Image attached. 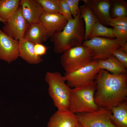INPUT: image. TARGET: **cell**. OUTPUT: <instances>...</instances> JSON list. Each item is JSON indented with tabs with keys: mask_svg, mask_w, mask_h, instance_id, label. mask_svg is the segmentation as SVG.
Masks as SVG:
<instances>
[{
	"mask_svg": "<svg viewBox=\"0 0 127 127\" xmlns=\"http://www.w3.org/2000/svg\"><path fill=\"white\" fill-rule=\"evenodd\" d=\"M34 49L36 55L37 56H41L46 53L47 48L41 44H35Z\"/></svg>",
	"mask_w": 127,
	"mask_h": 127,
	"instance_id": "cell-28",
	"label": "cell"
},
{
	"mask_svg": "<svg viewBox=\"0 0 127 127\" xmlns=\"http://www.w3.org/2000/svg\"><path fill=\"white\" fill-rule=\"evenodd\" d=\"M97 60H93L86 65L73 72L65 73L67 84L74 88L90 81H94L100 70Z\"/></svg>",
	"mask_w": 127,
	"mask_h": 127,
	"instance_id": "cell-7",
	"label": "cell"
},
{
	"mask_svg": "<svg viewBox=\"0 0 127 127\" xmlns=\"http://www.w3.org/2000/svg\"><path fill=\"white\" fill-rule=\"evenodd\" d=\"M96 90L94 81L71 88L68 110L74 113L91 112L98 110L99 107L94 97Z\"/></svg>",
	"mask_w": 127,
	"mask_h": 127,
	"instance_id": "cell-3",
	"label": "cell"
},
{
	"mask_svg": "<svg viewBox=\"0 0 127 127\" xmlns=\"http://www.w3.org/2000/svg\"><path fill=\"white\" fill-rule=\"evenodd\" d=\"M45 79L48 85V92L58 111L69 110L71 88L65 83L64 76L58 72L48 71Z\"/></svg>",
	"mask_w": 127,
	"mask_h": 127,
	"instance_id": "cell-4",
	"label": "cell"
},
{
	"mask_svg": "<svg viewBox=\"0 0 127 127\" xmlns=\"http://www.w3.org/2000/svg\"><path fill=\"white\" fill-rule=\"evenodd\" d=\"M68 21L59 13H49L44 11L40 18V23L52 34L62 31Z\"/></svg>",
	"mask_w": 127,
	"mask_h": 127,
	"instance_id": "cell-13",
	"label": "cell"
},
{
	"mask_svg": "<svg viewBox=\"0 0 127 127\" xmlns=\"http://www.w3.org/2000/svg\"><path fill=\"white\" fill-rule=\"evenodd\" d=\"M111 13L114 18L127 16L126 2L121 0H111Z\"/></svg>",
	"mask_w": 127,
	"mask_h": 127,
	"instance_id": "cell-22",
	"label": "cell"
},
{
	"mask_svg": "<svg viewBox=\"0 0 127 127\" xmlns=\"http://www.w3.org/2000/svg\"><path fill=\"white\" fill-rule=\"evenodd\" d=\"M97 60L101 69L106 70L114 74L127 73V69L112 55L105 59Z\"/></svg>",
	"mask_w": 127,
	"mask_h": 127,
	"instance_id": "cell-18",
	"label": "cell"
},
{
	"mask_svg": "<svg viewBox=\"0 0 127 127\" xmlns=\"http://www.w3.org/2000/svg\"><path fill=\"white\" fill-rule=\"evenodd\" d=\"M107 25L113 27L118 26L127 27V16L111 18Z\"/></svg>",
	"mask_w": 127,
	"mask_h": 127,
	"instance_id": "cell-27",
	"label": "cell"
},
{
	"mask_svg": "<svg viewBox=\"0 0 127 127\" xmlns=\"http://www.w3.org/2000/svg\"><path fill=\"white\" fill-rule=\"evenodd\" d=\"M73 18H75L79 11V7H77L73 0H66Z\"/></svg>",
	"mask_w": 127,
	"mask_h": 127,
	"instance_id": "cell-29",
	"label": "cell"
},
{
	"mask_svg": "<svg viewBox=\"0 0 127 127\" xmlns=\"http://www.w3.org/2000/svg\"><path fill=\"white\" fill-rule=\"evenodd\" d=\"M110 119L117 127H127V100L112 107Z\"/></svg>",
	"mask_w": 127,
	"mask_h": 127,
	"instance_id": "cell-19",
	"label": "cell"
},
{
	"mask_svg": "<svg viewBox=\"0 0 127 127\" xmlns=\"http://www.w3.org/2000/svg\"><path fill=\"white\" fill-rule=\"evenodd\" d=\"M49 31L40 23L30 25L24 38L34 44H41L47 41L51 36Z\"/></svg>",
	"mask_w": 127,
	"mask_h": 127,
	"instance_id": "cell-15",
	"label": "cell"
},
{
	"mask_svg": "<svg viewBox=\"0 0 127 127\" xmlns=\"http://www.w3.org/2000/svg\"><path fill=\"white\" fill-rule=\"evenodd\" d=\"M78 123L75 113L69 110H58L51 117L47 127H76Z\"/></svg>",
	"mask_w": 127,
	"mask_h": 127,
	"instance_id": "cell-14",
	"label": "cell"
},
{
	"mask_svg": "<svg viewBox=\"0 0 127 127\" xmlns=\"http://www.w3.org/2000/svg\"><path fill=\"white\" fill-rule=\"evenodd\" d=\"M63 53L60 63L66 73L75 71L93 60L90 51L82 44L70 47Z\"/></svg>",
	"mask_w": 127,
	"mask_h": 127,
	"instance_id": "cell-5",
	"label": "cell"
},
{
	"mask_svg": "<svg viewBox=\"0 0 127 127\" xmlns=\"http://www.w3.org/2000/svg\"><path fill=\"white\" fill-rule=\"evenodd\" d=\"M76 127H83V126L79 122L76 126Z\"/></svg>",
	"mask_w": 127,
	"mask_h": 127,
	"instance_id": "cell-32",
	"label": "cell"
},
{
	"mask_svg": "<svg viewBox=\"0 0 127 127\" xmlns=\"http://www.w3.org/2000/svg\"><path fill=\"white\" fill-rule=\"evenodd\" d=\"M80 17L83 19L85 25L84 40L89 39L92 29L95 23L98 21L91 10L86 4L79 7Z\"/></svg>",
	"mask_w": 127,
	"mask_h": 127,
	"instance_id": "cell-17",
	"label": "cell"
},
{
	"mask_svg": "<svg viewBox=\"0 0 127 127\" xmlns=\"http://www.w3.org/2000/svg\"><path fill=\"white\" fill-rule=\"evenodd\" d=\"M44 11L49 13H59L60 0H37Z\"/></svg>",
	"mask_w": 127,
	"mask_h": 127,
	"instance_id": "cell-23",
	"label": "cell"
},
{
	"mask_svg": "<svg viewBox=\"0 0 127 127\" xmlns=\"http://www.w3.org/2000/svg\"><path fill=\"white\" fill-rule=\"evenodd\" d=\"M84 24L79 11L75 18L68 21L62 31L51 35L50 38L54 44L55 52L63 53L70 47L82 44L85 34Z\"/></svg>",
	"mask_w": 127,
	"mask_h": 127,
	"instance_id": "cell-2",
	"label": "cell"
},
{
	"mask_svg": "<svg viewBox=\"0 0 127 127\" xmlns=\"http://www.w3.org/2000/svg\"><path fill=\"white\" fill-rule=\"evenodd\" d=\"M91 10L98 21L102 24L108 25L111 17L110 10L111 2L110 0H83Z\"/></svg>",
	"mask_w": 127,
	"mask_h": 127,
	"instance_id": "cell-11",
	"label": "cell"
},
{
	"mask_svg": "<svg viewBox=\"0 0 127 127\" xmlns=\"http://www.w3.org/2000/svg\"><path fill=\"white\" fill-rule=\"evenodd\" d=\"M75 114L79 122L83 127H117L111 121V110L105 107H99L92 112Z\"/></svg>",
	"mask_w": 127,
	"mask_h": 127,
	"instance_id": "cell-8",
	"label": "cell"
},
{
	"mask_svg": "<svg viewBox=\"0 0 127 127\" xmlns=\"http://www.w3.org/2000/svg\"><path fill=\"white\" fill-rule=\"evenodd\" d=\"M20 0H0V17L6 20L16 11Z\"/></svg>",
	"mask_w": 127,
	"mask_h": 127,
	"instance_id": "cell-20",
	"label": "cell"
},
{
	"mask_svg": "<svg viewBox=\"0 0 127 127\" xmlns=\"http://www.w3.org/2000/svg\"><path fill=\"white\" fill-rule=\"evenodd\" d=\"M113 33L114 37L125 43L127 40V27L118 26L113 27Z\"/></svg>",
	"mask_w": 127,
	"mask_h": 127,
	"instance_id": "cell-24",
	"label": "cell"
},
{
	"mask_svg": "<svg viewBox=\"0 0 127 127\" xmlns=\"http://www.w3.org/2000/svg\"><path fill=\"white\" fill-rule=\"evenodd\" d=\"M120 50L127 53V42L122 44L118 48Z\"/></svg>",
	"mask_w": 127,
	"mask_h": 127,
	"instance_id": "cell-30",
	"label": "cell"
},
{
	"mask_svg": "<svg viewBox=\"0 0 127 127\" xmlns=\"http://www.w3.org/2000/svg\"><path fill=\"white\" fill-rule=\"evenodd\" d=\"M19 6L23 15L29 25L40 23L44 11L37 0H21Z\"/></svg>",
	"mask_w": 127,
	"mask_h": 127,
	"instance_id": "cell-12",
	"label": "cell"
},
{
	"mask_svg": "<svg viewBox=\"0 0 127 127\" xmlns=\"http://www.w3.org/2000/svg\"><path fill=\"white\" fill-rule=\"evenodd\" d=\"M99 36L111 38H114L112 28H108L97 21L95 23L92 29L89 39Z\"/></svg>",
	"mask_w": 127,
	"mask_h": 127,
	"instance_id": "cell-21",
	"label": "cell"
},
{
	"mask_svg": "<svg viewBox=\"0 0 127 127\" xmlns=\"http://www.w3.org/2000/svg\"><path fill=\"white\" fill-rule=\"evenodd\" d=\"M6 21V20H5L0 17V21L2 22L4 24L5 23Z\"/></svg>",
	"mask_w": 127,
	"mask_h": 127,
	"instance_id": "cell-31",
	"label": "cell"
},
{
	"mask_svg": "<svg viewBox=\"0 0 127 127\" xmlns=\"http://www.w3.org/2000/svg\"><path fill=\"white\" fill-rule=\"evenodd\" d=\"M124 43L116 38L108 39L97 36L83 40L82 44L90 51L93 60H99L105 59L112 55V52Z\"/></svg>",
	"mask_w": 127,
	"mask_h": 127,
	"instance_id": "cell-6",
	"label": "cell"
},
{
	"mask_svg": "<svg viewBox=\"0 0 127 127\" xmlns=\"http://www.w3.org/2000/svg\"><path fill=\"white\" fill-rule=\"evenodd\" d=\"M59 13L63 16L67 21L73 18L66 0H60Z\"/></svg>",
	"mask_w": 127,
	"mask_h": 127,
	"instance_id": "cell-25",
	"label": "cell"
},
{
	"mask_svg": "<svg viewBox=\"0 0 127 127\" xmlns=\"http://www.w3.org/2000/svg\"><path fill=\"white\" fill-rule=\"evenodd\" d=\"M112 54L127 69V53L118 48L113 51Z\"/></svg>",
	"mask_w": 127,
	"mask_h": 127,
	"instance_id": "cell-26",
	"label": "cell"
},
{
	"mask_svg": "<svg viewBox=\"0 0 127 127\" xmlns=\"http://www.w3.org/2000/svg\"><path fill=\"white\" fill-rule=\"evenodd\" d=\"M19 57L18 40L8 36L0 29V60L10 63Z\"/></svg>",
	"mask_w": 127,
	"mask_h": 127,
	"instance_id": "cell-10",
	"label": "cell"
},
{
	"mask_svg": "<svg viewBox=\"0 0 127 127\" xmlns=\"http://www.w3.org/2000/svg\"><path fill=\"white\" fill-rule=\"evenodd\" d=\"M18 41L19 57L31 64H37L43 62V60L41 57L35 54L34 49L35 44L24 38Z\"/></svg>",
	"mask_w": 127,
	"mask_h": 127,
	"instance_id": "cell-16",
	"label": "cell"
},
{
	"mask_svg": "<svg viewBox=\"0 0 127 127\" xmlns=\"http://www.w3.org/2000/svg\"><path fill=\"white\" fill-rule=\"evenodd\" d=\"M94 81V99L99 107L111 110L127 100V73L114 74L101 69Z\"/></svg>",
	"mask_w": 127,
	"mask_h": 127,
	"instance_id": "cell-1",
	"label": "cell"
},
{
	"mask_svg": "<svg viewBox=\"0 0 127 127\" xmlns=\"http://www.w3.org/2000/svg\"><path fill=\"white\" fill-rule=\"evenodd\" d=\"M29 25L23 15L19 6L15 12L6 20L2 31L9 36L19 40L24 38Z\"/></svg>",
	"mask_w": 127,
	"mask_h": 127,
	"instance_id": "cell-9",
	"label": "cell"
}]
</instances>
